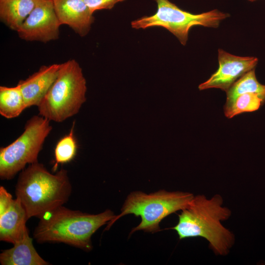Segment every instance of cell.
I'll use <instances>...</instances> for the list:
<instances>
[{"mask_svg": "<svg viewBox=\"0 0 265 265\" xmlns=\"http://www.w3.org/2000/svg\"><path fill=\"white\" fill-rule=\"evenodd\" d=\"M219 194L208 198L205 195L194 196L179 214L175 230L180 239L201 237L206 239L214 253L220 256L228 254L235 242L234 234L222 222L231 216V211L223 205Z\"/></svg>", "mask_w": 265, "mask_h": 265, "instance_id": "obj_1", "label": "cell"}, {"mask_svg": "<svg viewBox=\"0 0 265 265\" xmlns=\"http://www.w3.org/2000/svg\"><path fill=\"white\" fill-rule=\"evenodd\" d=\"M72 186L67 171L52 174L36 162L20 173L15 187L16 198L24 208L28 219L39 218L63 205L69 200Z\"/></svg>", "mask_w": 265, "mask_h": 265, "instance_id": "obj_2", "label": "cell"}, {"mask_svg": "<svg viewBox=\"0 0 265 265\" xmlns=\"http://www.w3.org/2000/svg\"><path fill=\"white\" fill-rule=\"evenodd\" d=\"M115 216L108 209L94 214L62 206L40 218L33 236L40 243L62 242L89 251L93 247L91 237L93 234Z\"/></svg>", "mask_w": 265, "mask_h": 265, "instance_id": "obj_3", "label": "cell"}, {"mask_svg": "<svg viewBox=\"0 0 265 265\" xmlns=\"http://www.w3.org/2000/svg\"><path fill=\"white\" fill-rule=\"evenodd\" d=\"M86 80L75 59L61 64L54 81L37 106L40 115L62 122L78 113L85 101Z\"/></svg>", "mask_w": 265, "mask_h": 265, "instance_id": "obj_4", "label": "cell"}, {"mask_svg": "<svg viewBox=\"0 0 265 265\" xmlns=\"http://www.w3.org/2000/svg\"><path fill=\"white\" fill-rule=\"evenodd\" d=\"M194 195L188 192L160 190L145 193L142 191L130 193L121 209V213L107 223L108 230L119 218L129 214L141 217V222L132 229L130 235L137 231L155 233L160 230L159 223L169 215L184 209Z\"/></svg>", "mask_w": 265, "mask_h": 265, "instance_id": "obj_5", "label": "cell"}, {"mask_svg": "<svg viewBox=\"0 0 265 265\" xmlns=\"http://www.w3.org/2000/svg\"><path fill=\"white\" fill-rule=\"evenodd\" d=\"M157 10L153 15L144 16L131 22L132 28L139 29L150 27H162L186 45L191 28L195 26L217 28L230 14L218 9L199 14L185 11L169 0H156Z\"/></svg>", "mask_w": 265, "mask_h": 265, "instance_id": "obj_6", "label": "cell"}, {"mask_svg": "<svg viewBox=\"0 0 265 265\" xmlns=\"http://www.w3.org/2000/svg\"><path fill=\"white\" fill-rule=\"evenodd\" d=\"M50 120L35 115L28 120L24 131L14 141L0 149V178L11 180L27 164L38 162L45 139L52 130Z\"/></svg>", "mask_w": 265, "mask_h": 265, "instance_id": "obj_7", "label": "cell"}, {"mask_svg": "<svg viewBox=\"0 0 265 265\" xmlns=\"http://www.w3.org/2000/svg\"><path fill=\"white\" fill-rule=\"evenodd\" d=\"M60 26L53 0H37L17 32L19 37L26 41L46 43L58 38Z\"/></svg>", "mask_w": 265, "mask_h": 265, "instance_id": "obj_8", "label": "cell"}, {"mask_svg": "<svg viewBox=\"0 0 265 265\" xmlns=\"http://www.w3.org/2000/svg\"><path fill=\"white\" fill-rule=\"evenodd\" d=\"M218 61L217 70L199 85L200 90L215 88L226 92L243 75L255 69L258 59L253 56L233 55L219 49Z\"/></svg>", "mask_w": 265, "mask_h": 265, "instance_id": "obj_9", "label": "cell"}, {"mask_svg": "<svg viewBox=\"0 0 265 265\" xmlns=\"http://www.w3.org/2000/svg\"><path fill=\"white\" fill-rule=\"evenodd\" d=\"M59 22L66 25L80 37L90 30L95 18L84 0H53Z\"/></svg>", "mask_w": 265, "mask_h": 265, "instance_id": "obj_10", "label": "cell"}, {"mask_svg": "<svg viewBox=\"0 0 265 265\" xmlns=\"http://www.w3.org/2000/svg\"><path fill=\"white\" fill-rule=\"evenodd\" d=\"M59 67L60 64L42 65L27 79L18 82L26 108L39 105L56 79Z\"/></svg>", "mask_w": 265, "mask_h": 265, "instance_id": "obj_11", "label": "cell"}, {"mask_svg": "<svg viewBox=\"0 0 265 265\" xmlns=\"http://www.w3.org/2000/svg\"><path fill=\"white\" fill-rule=\"evenodd\" d=\"M26 212L20 200L14 199L9 209L0 215V240L14 244L28 234Z\"/></svg>", "mask_w": 265, "mask_h": 265, "instance_id": "obj_12", "label": "cell"}, {"mask_svg": "<svg viewBox=\"0 0 265 265\" xmlns=\"http://www.w3.org/2000/svg\"><path fill=\"white\" fill-rule=\"evenodd\" d=\"M13 246L3 251L0 254L2 265H48L37 253L29 234L16 242Z\"/></svg>", "mask_w": 265, "mask_h": 265, "instance_id": "obj_13", "label": "cell"}, {"mask_svg": "<svg viewBox=\"0 0 265 265\" xmlns=\"http://www.w3.org/2000/svg\"><path fill=\"white\" fill-rule=\"evenodd\" d=\"M37 0H0V19L17 31L34 8Z\"/></svg>", "mask_w": 265, "mask_h": 265, "instance_id": "obj_14", "label": "cell"}, {"mask_svg": "<svg viewBox=\"0 0 265 265\" xmlns=\"http://www.w3.org/2000/svg\"><path fill=\"white\" fill-rule=\"evenodd\" d=\"M26 108L23 96L17 84L14 87L0 86V114L11 119L20 115Z\"/></svg>", "mask_w": 265, "mask_h": 265, "instance_id": "obj_15", "label": "cell"}, {"mask_svg": "<svg viewBox=\"0 0 265 265\" xmlns=\"http://www.w3.org/2000/svg\"><path fill=\"white\" fill-rule=\"evenodd\" d=\"M226 92V102L224 106H228L237 97L246 93H256L265 102V85L258 81L255 69L243 75Z\"/></svg>", "mask_w": 265, "mask_h": 265, "instance_id": "obj_16", "label": "cell"}, {"mask_svg": "<svg viewBox=\"0 0 265 265\" xmlns=\"http://www.w3.org/2000/svg\"><path fill=\"white\" fill-rule=\"evenodd\" d=\"M265 101L255 93H246L237 97L228 106H224V112L228 118L246 112H252L260 108Z\"/></svg>", "mask_w": 265, "mask_h": 265, "instance_id": "obj_17", "label": "cell"}, {"mask_svg": "<svg viewBox=\"0 0 265 265\" xmlns=\"http://www.w3.org/2000/svg\"><path fill=\"white\" fill-rule=\"evenodd\" d=\"M74 123L70 133L62 137L57 143L54 149L55 163L53 169L55 171L60 163L72 160L75 157L77 144L74 135Z\"/></svg>", "mask_w": 265, "mask_h": 265, "instance_id": "obj_18", "label": "cell"}, {"mask_svg": "<svg viewBox=\"0 0 265 265\" xmlns=\"http://www.w3.org/2000/svg\"><path fill=\"white\" fill-rule=\"evenodd\" d=\"M125 0H84L93 13L102 9H111L116 3Z\"/></svg>", "mask_w": 265, "mask_h": 265, "instance_id": "obj_19", "label": "cell"}, {"mask_svg": "<svg viewBox=\"0 0 265 265\" xmlns=\"http://www.w3.org/2000/svg\"><path fill=\"white\" fill-rule=\"evenodd\" d=\"M14 199L12 195L2 186L0 187V215L5 213L10 207Z\"/></svg>", "mask_w": 265, "mask_h": 265, "instance_id": "obj_20", "label": "cell"}, {"mask_svg": "<svg viewBox=\"0 0 265 265\" xmlns=\"http://www.w3.org/2000/svg\"><path fill=\"white\" fill-rule=\"evenodd\" d=\"M248 0L252 2V1H255V0Z\"/></svg>", "mask_w": 265, "mask_h": 265, "instance_id": "obj_21", "label": "cell"}]
</instances>
